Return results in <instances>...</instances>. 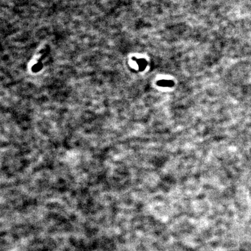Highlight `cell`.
<instances>
[{"instance_id": "cell-1", "label": "cell", "mask_w": 251, "mask_h": 251, "mask_svg": "<svg viewBox=\"0 0 251 251\" xmlns=\"http://www.w3.org/2000/svg\"><path fill=\"white\" fill-rule=\"evenodd\" d=\"M158 85L162 87H172L174 85V83L171 80H162L159 81L158 83Z\"/></svg>"}, {"instance_id": "cell-2", "label": "cell", "mask_w": 251, "mask_h": 251, "mask_svg": "<svg viewBox=\"0 0 251 251\" xmlns=\"http://www.w3.org/2000/svg\"><path fill=\"white\" fill-rule=\"evenodd\" d=\"M137 63H138V65L139 66V69L141 70H143L145 69L147 65V61L144 59H139L137 61Z\"/></svg>"}]
</instances>
